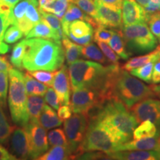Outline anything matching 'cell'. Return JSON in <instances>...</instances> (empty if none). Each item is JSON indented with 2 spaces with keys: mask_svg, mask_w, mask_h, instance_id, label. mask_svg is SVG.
<instances>
[{
  "mask_svg": "<svg viewBox=\"0 0 160 160\" xmlns=\"http://www.w3.org/2000/svg\"><path fill=\"white\" fill-rule=\"evenodd\" d=\"M31 38L52 39L58 42H62V39L56 34L48 24L42 19L39 22L36 24L34 27L26 36V39H31Z\"/></svg>",
  "mask_w": 160,
  "mask_h": 160,
  "instance_id": "obj_20",
  "label": "cell"
},
{
  "mask_svg": "<svg viewBox=\"0 0 160 160\" xmlns=\"http://www.w3.org/2000/svg\"><path fill=\"white\" fill-rule=\"evenodd\" d=\"M150 87H151V90L154 93L156 97L160 99V84H159V85L158 84H156V85L153 84Z\"/></svg>",
  "mask_w": 160,
  "mask_h": 160,
  "instance_id": "obj_57",
  "label": "cell"
},
{
  "mask_svg": "<svg viewBox=\"0 0 160 160\" xmlns=\"http://www.w3.org/2000/svg\"><path fill=\"white\" fill-rule=\"evenodd\" d=\"M53 88L59 97L60 105H70L71 96V82L68 73V68L64 65L56 73L53 82Z\"/></svg>",
  "mask_w": 160,
  "mask_h": 160,
  "instance_id": "obj_15",
  "label": "cell"
},
{
  "mask_svg": "<svg viewBox=\"0 0 160 160\" xmlns=\"http://www.w3.org/2000/svg\"><path fill=\"white\" fill-rule=\"evenodd\" d=\"M25 128L29 139L30 159H37L48 150L49 142L46 129L38 122H29Z\"/></svg>",
  "mask_w": 160,
  "mask_h": 160,
  "instance_id": "obj_10",
  "label": "cell"
},
{
  "mask_svg": "<svg viewBox=\"0 0 160 160\" xmlns=\"http://www.w3.org/2000/svg\"><path fill=\"white\" fill-rule=\"evenodd\" d=\"M92 119L102 123L119 145L130 141L139 124L132 112L115 97L106 100Z\"/></svg>",
  "mask_w": 160,
  "mask_h": 160,
  "instance_id": "obj_2",
  "label": "cell"
},
{
  "mask_svg": "<svg viewBox=\"0 0 160 160\" xmlns=\"http://www.w3.org/2000/svg\"><path fill=\"white\" fill-rule=\"evenodd\" d=\"M122 25L128 26L134 24L146 22L148 17L143 7L135 0H123L122 6Z\"/></svg>",
  "mask_w": 160,
  "mask_h": 160,
  "instance_id": "obj_14",
  "label": "cell"
},
{
  "mask_svg": "<svg viewBox=\"0 0 160 160\" xmlns=\"http://www.w3.org/2000/svg\"><path fill=\"white\" fill-rule=\"evenodd\" d=\"M12 68L7 59L4 57H0V71H9V70Z\"/></svg>",
  "mask_w": 160,
  "mask_h": 160,
  "instance_id": "obj_56",
  "label": "cell"
},
{
  "mask_svg": "<svg viewBox=\"0 0 160 160\" xmlns=\"http://www.w3.org/2000/svg\"><path fill=\"white\" fill-rule=\"evenodd\" d=\"M88 124V117L82 113H74L64 121V130L68 141V147L74 159H77Z\"/></svg>",
  "mask_w": 160,
  "mask_h": 160,
  "instance_id": "obj_9",
  "label": "cell"
},
{
  "mask_svg": "<svg viewBox=\"0 0 160 160\" xmlns=\"http://www.w3.org/2000/svg\"><path fill=\"white\" fill-rule=\"evenodd\" d=\"M71 2H73V0H55L51 6L50 13H53L59 19H62Z\"/></svg>",
  "mask_w": 160,
  "mask_h": 160,
  "instance_id": "obj_43",
  "label": "cell"
},
{
  "mask_svg": "<svg viewBox=\"0 0 160 160\" xmlns=\"http://www.w3.org/2000/svg\"><path fill=\"white\" fill-rule=\"evenodd\" d=\"M137 3H139L142 7H143L144 8H146L150 2V0H135Z\"/></svg>",
  "mask_w": 160,
  "mask_h": 160,
  "instance_id": "obj_58",
  "label": "cell"
},
{
  "mask_svg": "<svg viewBox=\"0 0 160 160\" xmlns=\"http://www.w3.org/2000/svg\"><path fill=\"white\" fill-rule=\"evenodd\" d=\"M72 109L69 105H62L58 109V117L62 121L64 122L72 116Z\"/></svg>",
  "mask_w": 160,
  "mask_h": 160,
  "instance_id": "obj_50",
  "label": "cell"
},
{
  "mask_svg": "<svg viewBox=\"0 0 160 160\" xmlns=\"http://www.w3.org/2000/svg\"><path fill=\"white\" fill-rule=\"evenodd\" d=\"M81 54L85 59H91L101 64L109 63L102 51H100L99 48L92 42L84 45V47L82 46Z\"/></svg>",
  "mask_w": 160,
  "mask_h": 160,
  "instance_id": "obj_28",
  "label": "cell"
},
{
  "mask_svg": "<svg viewBox=\"0 0 160 160\" xmlns=\"http://www.w3.org/2000/svg\"><path fill=\"white\" fill-rule=\"evenodd\" d=\"M132 150L160 151V136L128 141L127 142L120 144L117 148V151H132Z\"/></svg>",
  "mask_w": 160,
  "mask_h": 160,
  "instance_id": "obj_18",
  "label": "cell"
},
{
  "mask_svg": "<svg viewBox=\"0 0 160 160\" xmlns=\"http://www.w3.org/2000/svg\"><path fill=\"white\" fill-rule=\"evenodd\" d=\"M160 59V46H157V48L153 51L146 53L145 55H142L139 57L131 58L128 60L126 62L121 66V68L127 71H130L131 70L141 67L146 64L156 62Z\"/></svg>",
  "mask_w": 160,
  "mask_h": 160,
  "instance_id": "obj_19",
  "label": "cell"
},
{
  "mask_svg": "<svg viewBox=\"0 0 160 160\" xmlns=\"http://www.w3.org/2000/svg\"><path fill=\"white\" fill-rule=\"evenodd\" d=\"M45 105V99L40 96H30L28 97L27 108L29 117V122H38Z\"/></svg>",
  "mask_w": 160,
  "mask_h": 160,
  "instance_id": "obj_21",
  "label": "cell"
},
{
  "mask_svg": "<svg viewBox=\"0 0 160 160\" xmlns=\"http://www.w3.org/2000/svg\"><path fill=\"white\" fill-rule=\"evenodd\" d=\"M159 43H160V39H159ZM160 46V45H159Z\"/></svg>",
  "mask_w": 160,
  "mask_h": 160,
  "instance_id": "obj_60",
  "label": "cell"
},
{
  "mask_svg": "<svg viewBox=\"0 0 160 160\" xmlns=\"http://www.w3.org/2000/svg\"><path fill=\"white\" fill-rule=\"evenodd\" d=\"M108 44L122 59L127 60L129 59L130 54L126 49L122 30H119V29L113 30V35L109 41L108 42Z\"/></svg>",
  "mask_w": 160,
  "mask_h": 160,
  "instance_id": "obj_23",
  "label": "cell"
},
{
  "mask_svg": "<svg viewBox=\"0 0 160 160\" xmlns=\"http://www.w3.org/2000/svg\"><path fill=\"white\" fill-rule=\"evenodd\" d=\"M45 101H46V102L54 110L59 109L60 105L59 99L54 89L51 88L47 89V91L45 94Z\"/></svg>",
  "mask_w": 160,
  "mask_h": 160,
  "instance_id": "obj_46",
  "label": "cell"
},
{
  "mask_svg": "<svg viewBox=\"0 0 160 160\" xmlns=\"http://www.w3.org/2000/svg\"><path fill=\"white\" fill-rule=\"evenodd\" d=\"M31 0H22L18 2L12 10V25H15L16 22L25 16L26 11L28 7Z\"/></svg>",
  "mask_w": 160,
  "mask_h": 160,
  "instance_id": "obj_39",
  "label": "cell"
},
{
  "mask_svg": "<svg viewBox=\"0 0 160 160\" xmlns=\"http://www.w3.org/2000/svg\"><path fill=\"white\" fill-rule=\"evenodd\" d=\"M39 123L44 128L49 130L61 126L62 121L59 119L53 108L45 105L40 114Z\"/></svg>",
  "mask_w": 160,
  "mask_h": 160,
  "instance_id": "obj_22",
  "label": "cell"
},
{
  "mask_svg": "<svg viewBox=\"0 0 160 160\" xmlns=\"http://www.w3.org/2000/svg\"><path fill=\"white\" fill-rule=\"evenodd\" d=\"M67 37H69V39H71V41L74 42L77 44H79V45H86L92 42L93 40V34H89L82 37H76L72 35L71 33H69Z\"/></svg>",
  "mask_w": 160,
  "mask_h": 160,
  "instance_id": "obj_49",
  "label": "cell"
},
{
  "mask_svg": "<svg viewBox=\"0 0 160 160\" xmlns=\"http://www.w3.org/2000/svg\"><path fill=\"white\" fill-rule=\"evenodd\" d=\"M25 51V39L22 40L16 44L12 48V52L10 61L11 65L19 70L22 69V60Z\"/></svg>",
  "mask_w": 160,
  "mask_h": 160,
  "instance_id": "obj_30",
  "label": "cell"
},
{
  "mask_svg": "<svg viewBox=\"0 0 160 160\" xmlns=\"http://www.w3.org/2000/svg\"><path fill=\"white\" fill-rule=\"evenodd\" d=\"M111 159L117 160H159L160 151H117L108 153Z\"/></svg>",
  "mask_w": 160,
  "mask_h": 160,
  "instance_id": "obj_17",
  "label": "cell"
},
{
  "mask_svg": "<svg viewBox=\"0 0 160 160\" xmlns=\"http://www.w3.org/2000/svg\"><path fill=\"white\" fill-rule=\"evenodd\" d=\"M40 13L42 15V19L48 24L50 27L51 28L52 30L55 32V33L59 37L60 39H62V37L65 35L63 33L62 27V22L60 19L58 18L57 16L53 14V13H48V12H45L42 10H39Z\"/></svg>",
  "mask_w": 160,
  "mask_h": 160,
  "instance_id": "obj_31",
  "label": "cell"
},
{
  "mask_svg": "<svg viewBox=\"0 0 160 160\" xmlns=\"http://www.w3.org/2000/svg\"><path fill=\"white\" fill-rule=\"evenodd\" d=\"M109 99H119L129 110L136 103L156 96L151 87L146 85L119 65L112 64L108 82Z\"/></svg>",
  "mask_w": 160,
  "mask_h": 160,
  "instance_id": "obj_3",
  "label": "cell"
},
{
  "mask_svg": "<svg viewBox=\"0 0 160 160\" xmlns=\"http://www.w3.org/2000/svg\"><path fill=\"white\" fill-rule=\"evenodd\" d=\"M48 142L51 146H68V141L65 133L61 128L54 129L49 132Z\"/></svg>",
  "mask_w": 160,
  "mask_h": 160,
  "instance_id": "obj_33",
  "label": "cell"
},
{
  "mask_svg": "<svg viewBox=\"0 0 160 160\" xmlns=\"http://www.w3.org/2000/svg\"><path fill=\"white\" fill-rule=\"evenodd\" d=\"M23 35L24 33L17 25H11L6 30L4 36V42L8 45L14 44L21 39L23 37Z\"/></svg>",
  "mask_w": 160,
  "mask_h": 160,
  "instance_id": "obj_41",
  "label": "cell"
},
{
  "mask_svg": "<svg viewBox=\"0 0 160 160\" xmlns=\"http://www.w3.org/2000/svg\"><path fill=\"white\" fill-rule=\"evenodd\" d=\"M121 30L130 56L148 53L157 48V38L146 22L122 26Z\"/></svg>",
  "mask_w": 160,
  "mask_h": 160,
  "instance_id": "obj_7",
  "label": "cell"
},
{
  "mask_svg": "<svg viewBox=\"0 0 160 160\" xmlns=\"http://www.w3.org/2000/svg\"><path fill=\"white\" fill-rule=\"evenodd\" d=\"M62 44L65 51V57L68 65H69L70 64L79 59L82 56L81 45H77V43L71 42V39H70L69 37H68L65 34L62 39Z\"/></svg>",
  "mask_w": 160,
  "mask_h": 160,
  "instance_id": "obj_25",
  "label": "cell"
},
{
  "mask_svg": "<svg viewBox=\"0 0 160 160\" xmlns=\"http://www.w3.org/2000/svg\"><path fill=\"white\" fill-rule=\"evenodd\" d=\"M154 64V62H151L146 64V65L141 66V67L131 70V71H130V73L133 75V77L142 80L145 82L151 84L152 73H153Z\"/></svg>",
  "mask_w": 160,
  "mask_h": 160,
  "instance_id": "obj_32",
  "label": "cell"
},
{
  "mask_svg": "<svg viewBox=\"0 0 160 160\" xmlns=\"http://www.w3.org/2000/svg\"><path fill=\"white\" fill-rule=\"evenodd\" d=\"M10 153L17 159H30V143L28 135L25 128H14L8 139Z\"/></svg>",
  "mask_w": 160,
  "mask_h": 160,
  "instance_id": "obj_12",
  "label": "cell"
},
{
  "mask_svg": "<svg viewBox=\"0 0 160 160\" xmlns=\"http://www.w3.org/2000/svg\"><path fill=\"white\" fill-rule=\"evenodd\" d=\"M160 83V59L157 61L153 66V73H152L151 84Z\"/></svg>",
  "mask_w": 160,
  "mask_h": 160,
  "instance_id": "obj_52",
  "label": "cell"
},
{
  "mask_svg": "<svg viewBox=\"0 0 160 160\" xmlns=\"http://www.w3.org/2000/svg\"><path fill=\"white\" fill-rule=\"evenodd\" d=\"M106 100L103 93L99 91L81 88L73 91L70 106L73 113H82L91 119L97 114Z\"/></svg>",
  "mask_w": 160,
  "mask_h": 160,
  "instance_id": "obj_8",
  "label": "cell"
},
{
  "mask_svg": "<svg viewBox=\"0 0 160 160\" xmlns=\"http://www.w3.org/2000/svg\"><path fill=\"white\" fill-rule=\"evenodd\" d=\"M55 0H39V9L50 13L51 6Z\"/></svg>",
  "mask_w": 160,
  "mask_h": 160,
  "instance_id": "obj_55",
  "label": "cell"
},
{
  "mask_svg": "<svg viewBox=\"0 0 160 160\" xmlns=\"http://www.w3.org/2000/svg\"><path fill=\"white\" fill-rule=\"evenodd\" d=\"M10 26L9 17L0 13V53L5 54L11 49L9 45L4 42V36L8 28Z\"/></svg>",
  "mask_w": 160,
  "mask_h": 160,
  "instance_id": "obj_35",
  "label": "cell"
},
{
  "mask_svg": "<svg viewBox=\"0 0 160 160\" xmlns=\"http://www.w3.org/2000/svg\"><path fill=\"white\" fill-rule=\"evenodd\" d=\"M147 23L151 33L160 39V12H156L150 15Z\"/></svg>",
  "mask_w": 160,
  "mask_h": 160,
  "instance_id": "obj_45",
  "label": "cell"
},
{
  "mask_svg": "<svg viewBox=\"0 0 160 160\" xmlns=\"http://www.w3.org/2000/svg\"><path fill=\"white\" fill-rule=\"evenodd\" d=\"M77 19L85 20V21L89 22L93 26V28L97 27L99 24L94 19L87 15L85 12L82 11L78 6L73 2H71L69 4L68 8L66 11L65 15L61 19L62 27L63 33L66 36L68 35L69 33V25L72 22L75 21Z\"/></svg>",
  "mask_w": 160,
  "mask_h": 160,
  "instance_id": "obj_16",
  "label": "cell"
},
{
  "mask_svg": "<svg viewBox=\"0 0 160 160\" xmlns=\"http://www.w3.org/2000/svg\"><path fill=\"white\" fill-rule=\"evenodd\" d=\"M96 42L101 49V51L107 58L108 61L110 64H115V65H119V57L115 51L110 47L108 44L105 42L102 41H96Z\"/></svg>",
  "mask_w": 160,
  "mask_h": 160,
  "instance_id": "obj_42",
  "label": "cell"
},
{
  "mask_svg": "<svg viewBox=\"0 0 160 160\" xmlns=\"http://www.w3.org/2000/svg\"><path fill=\"white\" fill-rule=\"evenodd\" d=\"M144 9L148 17L156 12H160V0H150L149 4Z\"/></svg>",
  "mask_w": 160,
  "mask_h": 160,
  "instance_id": "obj_51",
  "label": "cell"
},
{
  "mask_svg": "<svg viewBox=\"0 0 160 160\" xmlns=\"http://www.w3.org/2000/svg\"><path fill=\"white\" fill-rule=\"evenodd\" d=\"M73 154L68 146H52L49 151L38 158V160H67L73 159Z\"/></svg>",
  "mask_w": 160,
  "mask_h": 160,
  "instance_id": "obj_24",
  "label": "cell"
},
{
  "mask_svg": "<svg viewBox=\"0 0 160 160\" xmlns=\"http://www.w3.org/2000/svg\"><path fill=\"white\" fill-rule=\"evenodd\" d=\"M138 123L149 120L160 127V99L147 98L136 103L130 109Z\"/></svg>",
  "mask_w": 160,
  "mask_h": 160,
  "instance_id": "obj_11",
  "label": "cell"
},
{
  "mask_svg": "<svg viewBox=\"0 0 160 160\" xmlns=\"http://www.w3.org/2000/svg\"><path fill=\"white\" fill-rule=\"evenodd\" d=\"M13 128H12L6 118L2 108L0 107V144L8 142Z\"/></svg>",
  "mask_w": 160,
  "mask_h": 160,
  "instance_id": "obj_37",
  "label": "cell"
},
{
  "mask_svg": "<svg viewBox=\"0 0 160 160\" xmlns=\"http://www.w3.org/2000/svg\"><path fill=\"white\" fill-rule=\"evenodd\" d=\"M119 144L107 128L97 119L89 120L85 137L80 145L77 159L85 152L102 151L108 153L117 151Z\"/></svg>",
  "mask_w": 160,
  "mask_h": 160,
  "instance_id": "obj_6",
  "label": "cell"
},
{
  "mask_svg": "<svg viewBox=\"0 0 160 160\" xmlns=\"http://www.w3.org/2000/svg\"><path fill=\"white\" fill-rule=\"evenodd\" d=\"M25 17L34 25L41 21L42 15L39 11V2L37 0H31Z\"/></svg>",
  "mask_w": 160,
  "mask_h": 160,
  "instance_id": "obj_38",
  "label": "cell"
},
{
  "mask_svg": "<svg viewBox=\"0 0 160 160\" xmlns=\"http://www.w3.org/2000/svg\"><path fill=\"white\" fill-rule=\"evenodd\" d=\"M99 1L113 8L122 10L123 0H99Z\"/></svg>",
  "mask_w": 160,
  "mask_h": 160,
  "instance_id": "obj_54",
  "label": "cell"
},
{
  "mask_svg": "<svg viewBox=\"0 0 160 160\" xmlns=\"http://www.w3.org/2000/svg\"><path fill=\"white\" fill-rule=\"evenodd\" d=\"M25 42L22 67L28 71H57L63 66L65 57L62 42L41 38L26 39Z\"/></svg>",
  "mask_w": 160,
  "mask_h": 160,
  "instance_id": "obj_1",
  "label": "cell"
},
{
  "mask_svg": "<svg viewBox=\"0 0 160 160\" xmlns=\"http://www.w3.org/2000/svg\"><path fill=\"white\" fill-rule=\"evenodd\" d=\"M73 2L85 12L86 14L97 21V8L95 0H73Z\"/></svg>",
  "mask_w": 160,
  "mask_h": 160,
  "instance_id": "obj_34",
  "label": "cell"
},
{
  "mask_svg": "<svg viewBox=\"0 0 160 160\" xmlns=\"http://www.w3.org/2000/svg\"><path fill=\"white\" fill-rule=\"evenodd\" d=\"M8 73L5 71H0V107H6L8 88Z\"/></svg>",
  "mask_w": 160,
  "mask_h": 160,
  "instance_id": "obj_40",
  "label": "cell"
},
{
  "mask_svg": "<svg viewBox=\"0 0 160 160\" xmlns=\"http://www.w3.org/2000/svg\"><path fill=\"white\" fill-rule=\"evenodd\" d=\"M94 35H93V39L94 41H102L107 42L111 39L113 33V30L109 29L105 26L99 25L94 28Z\"/></svg>",
  "mask_w": 160,
  "mask_h": 160,
  "instance_id": "obj_44",
  "label": "cell"
},
{
  "mask_svg": "<svg viewBox=\"0 0 160 160\" xmlns=\"http://www.w3.org/2000/svg\"><path fill=\"white\" fill-rule=\"evenodd\" d=\"M28 73L33 78L43 83L46 86L51 87L53 86V79H54L56 73L57 71H28Z\"/></svg>",
  "mask_w": 160,
  "mask_h": 160,
  "instance_id": "obj_36",
  "label": "cell"
},
{
  "mask_svg": "<svg viewBox=\"0 0 160 160\" xmlns=\"http://www.w3.org/2000/svg\"><path fill=\"white\" fill-rule=\"evenodd\" d=\"M2 1L5 2L9 4V5L13 6V7H14L18 2H19L22 1V0H2Z\"/></svg>",
  "mask_w": 160,
  "mask_h": 160,
  "instance_id": "obj_59",
  "label": "cell"
},
{
  "mask_svg": "<svg viewBox=\"0 0 160 160\" xmlns=\"http://www.w3.org/2000/svg\"><path fill=\"white\" fill-rule=\"evenodd\" d=\"M14 156L12 155L7 149L0 144V160H16Z\"/></svg>",
  "mask_w": 160,
  "mask_h": 160,
  "instance_id": "obj_53",
  "label": "cell"
},
{
  "mask_svg": "<svg viewBox=\"0 0 160 160\" xmlns=\"http://www.w3.org/2000/svg\"><path fill=\"white\" fill-rule=\"evenodd\" d=\"M77 159H111V157L102 151H88L80 155Z\"/></svg>",
  "mask_w": 160,
  "mask_h": 160,
  "instance_id": "obj_47",
  "label": "cell"
},
{
  "mask_svg": "<svg viewBox=\"0 0 160 160\" xmlns=\"http://www.w3.org/2000/svg\"><path fill=\"white\" fill-rule=\"evenodd\" d=\"M95 2L97 8V22L99 25L113 29L122 28V10L109 7L99 0H95Z\"/></svg>",
  "mask_w": 160,
  "mask_h": 160,
  "instance_id": "obj_13",
  "label": "cell"
},
{
  "mask_svg": "<svg viewBox=\"0 0 160 160\" xmlns=\"http://www.w3.org/2000/svg\"><path fill=\"white\" fill-rule=\"evenodd\" d=\"M112 64L104 66L101 63L77 59L68 66L72 91L90 88L99 91L108 99V82Z\"/></svg>",
  "mask_w": 160,
  "mask_h": 160,
  "instance_id": "obj_4",
  "label": "cell"
},
{
  "mask_svg": "<svg viewBox=\"0 0 160 160\" xmlns=\"http://www.w3.org/2000/svg\"><path fill=\"white\" fill-rule=\"evenodd\" d=\"M159 136L157 126L149 120L142 122L141 124L136 128L133 133V139H145Z\"/></svg>",
  "mask_w": 160,
  "mask_h": 160,
  "instance_id": "obj_26",
  "label": "cell"
},
{
  "mask_svg": "<svg viewBox=\"0 0 160 160\" xmlns=\"http://www.w3.org/2000/svg\"><path fill=\"white\" fill-rule=\"evenodd\" d=\"M15 25H17L18 28L20 29L22 33H24V35L27 36L28 33H29L30 31H31L32 28L34 27V24H33L30 21L29 19H28L25 17H24L22 19H20L19 20H17L16 22Z\"/></svg>",
  "mask_w": 160,
  "mask_h": 160,
  "instance_id": "obj_48",
  "label": "cell"
},
{
  "mask_svg": "<svg viewBox=\"0 0 160 160\" xmlns=\"http://www.w3.org/2000/svg\"><path fill=\"white\" fill-rule=\"evenodd\" d=\"M24 82L27 94L28 96H40L42 97L47 91V87L43 83L35 80V78L30 74L28 72L24 74Z\"/></svg>",
  "mask_w": 160,
  "mask_h": 160,
  "instance_id": "obj_27",
  "label": "cell"
},
{
  "mask_svg": "<svg viewBox=\"0 0 160 160\" xmlns=\"http://www.w3.org/2000/svg\"><path fill=\"white\" fill-rule=\"evenodd\" d=\"M8 105L12 121L18 126L25 128L29 123V117L24 74L19 70L11 68L8 71Z\"/></svg>",
  "mask_w": 160,
  "mask_h": 160,
  "instance_id": "obj_5",
  "label": "cell"
},
{
  "mask_svg": "<svg viewBox=\"0 0 160 160\" xmlns=\"http://www.w3.org/2000/svg\"><path fill=\"white\" fill-rule=\"evenodd\" d=\"M93 31L94 28L93 26L85 20H75L69 25V33L76 37H82L89 34H93Z\"/></svg>",
  "mask_w": 160,
  "mask_h": 160,
  "instance_id": "obj_29",
  "label": "cell"
}]
</instances>
